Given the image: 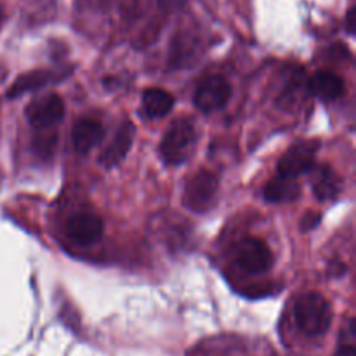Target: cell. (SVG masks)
I'll return each instance as SVG.
<instances>
[{
    "label": "cell",
    "mask_w": 356,
    "mask_h": 356,
    "mask_svg": "<svg viewBox=\"0 0 356 356\" xmlns=\"http://www.w3.org/2000/svg\"><path fill=\"white\" fill-rule=\"evenodd\" d=\"M294 318L302 334L308 337H322L332 325V308L322 294L306 292L296 301Z\"/></svg>",
    "instance_id": "obj_1"
},
{
    "label": "cell",
    "mask_w": 356,
    "mask_h": 356,
    "mask_svg": "<svg viewBox=\"0 0 356 356\" xmlns=\"http://www.w3.org/2000/svg\"><path fill=\"white\" fill-rule=\"evenodd\" d=\"M195 127L186 118L172 122L160 143V156L169 165H179L188 160L195 145Z\"/></svg>",
    "instance_id": "obj_2"
},
{
    "label": "cell",
    "mask_w": 356,
    "mask_h": 356,
    "mask_svg": "<svg viewBox=\"0 0 356 356\" xmlns=\"http://www.w3.org/2000/svg\"><path fill=\"white\" fill-rule=\"evenodd\" d=\"M218 188L219 179L214 172H211V170H198L197 174H193L188 179L186 186H184V205L190 211L198 212V214L207 212L214 205Z\"/></svg>",
    "instance_id": "obj_3"
},
{
    "label": "cell",
    "mask_w": 356,
    "mask_h": 356,
    "mask_svg": "<svg viewBox=\"0 0 356 356\" xmlns=\"http://www.w3.org/2000/svg\"><path fill=\"white\" fill-rule=\"evenodd\" d=\"M318 146L320 143L315 139L296 143L278 162V176L298 179L301 174L312 172L315 169V156Z\"/></svg>",
    "instance_id": "obj_4"
},
{
    "label": "cell",
    "mask_w": 356,
    "mask_h": 356,
    "mask_svg": "<svg viewBox=\"0 0 356 356\" xmlns=\"http://www.w3.org/2000/svg\"><path fill=\"white\" fill-rule=\"evenodd\" d=\"M235 259L243 271L250 275L266 273L273 264L271 250L263 240L243 238L235 247Z\"/></svg>",
    "instance_id": "obj_5"
},
{
    "label": "cell",
    "mask_w": 356,
    "mask_h": 356,
    "mask_svg": "<svg viewBox=\"0 0 356 356\" xmlns=\"http://www.w3.org/2000/svg\"><path fill=\"white\" fill-rule=\"evenodd\" d=\"M232 96L229 82L222 75H209L195 90V104L204 113H212L226 106Z\"/></svg>",
    "instance_id": "obj_6"
},
{
    "label": "cell",
    "mask_w": 356,
    "mask_h": 356,
    "mask_svg": "<svg viewBox=\"0 0 356 356\" xmlns=\"http://www.w3.org/2000/svg\"><path fill=\"white\" fill-rule=\"evenodd\" d=\"M66 235L79 245H94L103 236V221L92 212H79L66 221Z\"/></svg>",
    "instance_id": "obj_7"
},
{
    "label": "cell",
    "mask_w": 356,
    "mask_h": 356,
    "mask_svg": "<svg viewBox=\"0 0 356 356\" xmlns=\"http://www.w3.org/2000/svg\"><path fill=\"white\" fill-rule=\"evenodd\" d=\"M65 117V103L58 94H47L33 101L26 110V118L33 127L51 129Z\"/></svg>",
    "instance_id": "obj_8"
},
{
    "label": "cell",
    "mask_w": 356,
    "mask_h": 356,
    "mask_svg": "<svg viewBox=\"0 0 356 356\" xmlns=\"http://www.w3.org/2000/svg\"><path fill=\"white\" fill-rule=\"evenodd\" d=\"M134 127H132L131 122H125L120 129L117 131V134L113 136V139L110 141V145L104 148V152L99 155V163L106 169L111 167H117L122 160L127 156L129 149H131L132 141H134Z\"/></svg>",
    "instance_id": "obj_9"
},
{
    "label": "cell",
    "mask_w": 356,
    "mask_h": 356,
    "mask_svg": "<svg viewBox=\"0 0 356 356\" xmlns=\"http://www.w3.org/2000/svg\"><path fill=\"white\" fill-rule=\"evenodd\" d=\"M103 136L104 129L99 120H94V118H80L72 132L73 148L80 155H87L89 152H92V148H96L99 145Z\"/></svg>",
    "instance_id": "obj_10"
},
{
    "label": "cell",
    "mask_w": 356,
    "mask_h": 356,
    "mask_svg": "<svg viewBox=\"0 0 356 356\" xmlns=\"http://www.w3.org/2000/svg\"><path fill=\"white\" fill-rule=\"evenodd\" d=\"M343 181L330 165H320L313 169V193L320 202L334 200L341 193Z\"/></svg>",
    "instance_id": "obj_11"
},
{
    "label": "cell",
    "mask_w": 356,
    "mask_h": 356,
    "mask_svg": "<svg viewBox=\"0 0 356 356\" xmlns=\"http://www.w3.org/2000/svg\"><path fill=\"white\" fill-rule=\"evenodd\" d=\"M312 89L322 101H336L344 96V80L332 72H318L312 80Z\"/></svg>",
    "instance_id": "obj_12"
},
{
    "label": "cell",
    "mask_w": 356,
    "mask_h": 356,
    "mask_svg": "<svg viewBox=\"0 0 356 356\" xmlns=\"http://www.w3.org/2000/svg\"><path fill=\"white\" fill-rule=\"evenodd\" d=\"M301 193V186L296 179L284 176H275L270 183L264 186V198L275 204H284V202H292Z\"/></svg>",
    "instance_id": "obj_13"
},
{
    "label": "cell",
    "mask_w": 356,
    "mask_h": 356,
    "mask_svg": "<svg viewBox=\"0 0 356 356\" xmlns=\"http://www.w3.org/2000/svg\"><path fill=\"white\" fill-rule=\"evenodd\" d=\"M172 106L174 97L167 90L153 87V89L145 90V94H143V111H145L146 117L162 118L172 110Z\"/></svg>",
    "instance_id": "obj_14"
},
{
    "label": "cell",
    "mask_w": 356,
    "mask_h": 356,
    "mask_svg": "<svg viewBox=\"0 0 356 356\" xmlns=\"http://www.w3.org/2000/svg\"><path fill=\"white\" fill-rule=\"evenodd\" d=\"M52 79L51 72H44V70H38V72H30L26 75L19 76V79L14 82V86L7 90V96L16 97L17 94L26 92V90H33L37 87H42L44 83H47Z\"/></svg>",
    "instance_id": "obj_15"
},
{
    "label": "cell",
    "mask_w": 356,
    "mask_h": 356,
    "mask_svg": "<svg viewBox=\"0 0 356 356\" xmlns=\"http://www.w3.org/2000/svg\"><path fill=\"white\" fill-rule=\"evenodd\" d=\"M318 221H320V214L309 212V214H306L305 218H302V221H301L302 229H313L316 225H318Z\"/></svg>",
    "instance_id": "obj_16"
},
{
    "label": "cell",
    "mask_w": 356,
    "mask_h": 356,
    "mask_svg": "<svg viewBox=\"0 0 356 356\" xmlns=\"http://www.w3.org/2000/svg\"><path fill=\"white\" fill-rule=\"evenodd\" d=\"M355 7H350L346 14V30L350 35L355 33Z\"/></svg>",
    "instance_id": "obj_17"
},
{
    "label": "cell",
    "mask_w": 356,
    "mask_h": 356,
    "mask_svg": "<svg viewBox=\"0 0 356 356\" xmlns=\"http://www.w3.org/2000/svg\"><path fill=\"white\" fill-rule=\"evenodd\" d=\"M334 356H356V350L353 344H346V346L341 348Z\"/></svg>",
    "instance_id": "obj_18"
}]
</instances>
